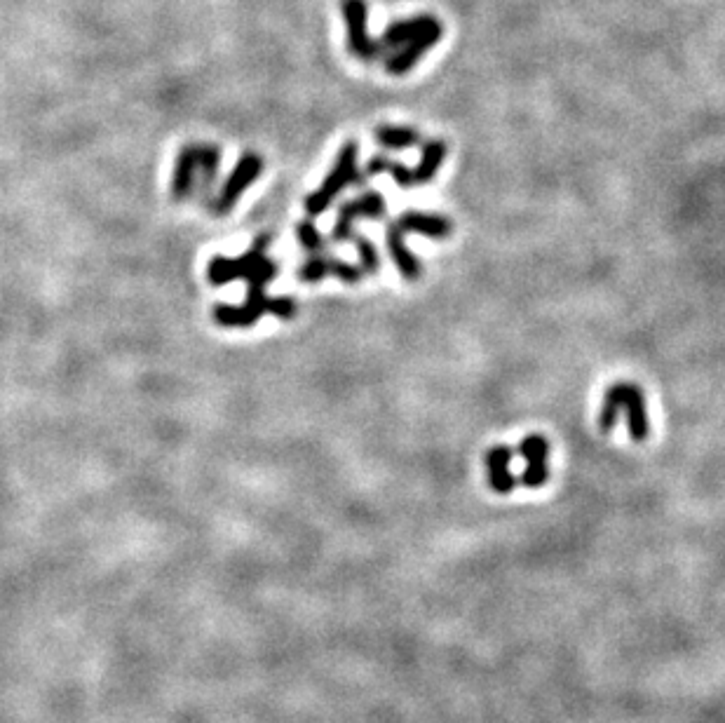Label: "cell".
<instances>
[{"mask_svg": "<svg viewBox=\"0 0 725 723\" xmlns=\"http://www.w3.org/2000/svg\"><path fill=\"white\" fill-rule=\"evenodd\" d=\"M620 414H625L629 439L636 444L646 442L650 435V421H648V409H646V395L636 383L620 381L613 383L611 388L606 390L601 402L599 411V430L611 432L620 421Z\"/></svg>", "mask_w": 725, "mask_h": 723, "instance_id": "obj_1", "label": "cell"}, {"mask_svg": "<svg viewBox=\"0 0 725 723\" xmlns=\"http://www.w3.org/2000/svg\"><path fill=\"white\" fill-rule=\"evenodd\" d=\"M357 153H359V146L355 144V141H350V144H345L341 148L336 165L331 167L327 179L322 181V186L317 188V191L308 195L306 209L310 216H320L327 212L336 195L341 193L345 186L355 184L357 181Z\"/></svg>", "mask_w": 725, "mask_h": 723, "instance_id": "obj_2", "label": "cell"}, {"mask_svg": "<svg viewBox=\"0 0 725 723\" xmlns=\"http://www.w3.org/2000/svg\"><path fill=\"white\" fill-rule=\"evenodd\" d=\"M343 17L345 29H348V47L355 57L371 62L381 54V40L369 36V5L367 0H343Z\"/></svg>", "mask_w": 725, "mask_h": 723, "instance_id": "obj_3", "label": "cell"}, {"mask_svg": "<svg viewBox=\"0 0 725 723\" xmlns=\"http://www.w3.org/2000/svg\"><path fill=\"white\" fill-rule=\"evenodd\" d=\"M383 216H385V198H383V195L376 193V191L362 193L359 198L345 202V205L341 207L331 238H334L336 242L350 240L352 235H355V233H352V226H355L357 219L378 221V219H383Z\"/></svg>", "mask_w": 725, "mask_h": 723, "instance_id": "obj_4", "label": "cell"}, {"mask_svg": "<svg viewBox=\"0 0 725 723\" xmlns=\"http://www.w3.org/2000/svg\"><path fill=\"white\" fill-rule=\"evenodd\" d=\"M519 454L524 458L526 468L521 472V484L526 489H540L550 479V442L533 432L519 442Z\"/></svg>", "mask_w": 725, "mask_h": 723, "instance_id": "obj_5", "label": "cell"}, {"mask_svg": "<svg viewBox=\"0 0 725 723\" xmlns=\"http://www.w3.org/2000/svg\"><path fill=\"white\" fill-rule=\"evenodd\" d=\"M397 226L409 235H423L430 240H446L453 233V221L444 214L423 212V209H406L397 219Z\"/></svg>", "mask_w": 725, "mask_h": 723, "instance_id": "obj_6", "label": "cell"}, {"mask_svg": "<svg viewBox=\"0 0 725 723\" xmlns=\"http://www.w3.org/2000/svg\"><path fill=\"white\" fill-rule=\"evenodd\" d=\"M439 38H442V24L432 26L430 31L420 33V36L402 45V50H399L395 57L388 59L385 69H388V73H392V76H404V73H409L413 66L420 62L423 54H428L432 47L439 43Z\"/></svg>", "mask_w": 725, "mask_h": 723, "instance_id": "obj_7", "label": "cell"}, {"mask_svg": "<svg viewBox=\"0 0 725 723\" xmlns=\"http://www.w3.org/2000/svg\"><path fill=\"white\" fill-rule=\"evenodd\" d=\"M512 458H514V449L505 447V444L491 447L484 456L489 486L498 493V496H510L514 486H517V477L512 475Z\"/></svg>", "mask_w": 725, "mask_h": 723, "instance_id": "obj_8", "label": "cell"}, {"mask_svg": "<svg viewBox=\"0 0 725 723\" xmlns=\"http://www.w3.org/2000/svg\"><path fill=\"white\" fill-rule=\"evenodd\" d=\"M385 247H388V254L399 275L404 280H418L420 273H423V266H420V259L411 252L409 245H406V233L397 226V221L385 228Z\"/></svg>", "mask_w": 725, "mask_h": 723, "instance_id": "obj_9", "label": "cell"}, {"mask_svg": "<svg viewBox=\"0 0 725 723\" xmlns=\"http://www.w3.org/2000/svg\"><path fill=\"white\" fill-rule=\"evenodd\" d=\"M298 275H301V280H306V282H317V280H324L327 275H334V277H338V280L355 285V282H359L364 277V270H362V266H352V263L320 259V256H315L313 261H308L306 266L301 268V273Z\"/></svg>", "mask_w": 725, "mask_h": 723, "instance_id": "obj_10", "label": "cell"}, {"mask_svg": "<svg viewBox=\"0 0 725 723\" xmlns=\"http://www.w3.org/2000/svg\"><path fill=\"white\" fill-rule=\"evenodd\" d=\"M437 24H439V19L432 17V15H416V17H409V19H399V22L390 24L388 29H385L383 38H381V47L406 45L409 40L420 36V33L430 31L432 26H437Z\"/></svg>", "mask_w": 725, "mask_h": 723, "instance_id": "obj_11", "label": "cell"}, {"mask_svg": "<svg viewBox=\"0 0 725 723\" xmlns=\"http://www.w3.org/2000/svg\"><path fill=\"white\" fill-rule=\"evenodd\" d=\"M446 153H449V146L442 139H430L428 144L423 146V153H420V162L413 167V184H430L432 179L437 177L439 167L444 165Z\"/></svg>", "mask_w": 725, "mask_h": 723, "instance_id": "obj_12", "label": "cell"}, {"mask_svg": "<svg viewBox=\"0 0 725 723\" xmlns=\"http://www.w3.org/2000/svg\"><path fill=\"white\" fill-rule=\"evenodd\" d=\"M261 167H263V162H261L259 155H254V153L245 155V158L240 160V165L235 167L233 177L228 179V184H226V202L235 200L237 195H240L242 188L252 184V181L261 174Z\"/></svg>", "mask_w": 725, "mask_h": 723, "instance_id": "obj_13", "label": "cell"}, {"mask_svg": "<svg viewBox=\"0 0 725 723\" xmlns=\"http://www.w3.org/2000/svg\"><path fill=\"white\" fill-rule=\"evenodd\" d=\"M376 141L388 151H404V148L416 146L420 141L418 130H411V127H399V125H383L376 130Z\"/></svg>", "mask_w": 725, "mask_h": 723, "instance_id": "obj_14", "label": "cell"}, {"mask_svg": "<svg viewBox=\"0 0 725 723\" xmlns=\"http://www.w3.org/2000/svg\"><path fill=\"white\" fill-rule=\"evenodd\" d=\"M350 240H355L364 273H371V275L378 273V268H381V256H378V249L374 242H371L369 238H364V235H352Z\"/></svg>", "mask_w": 725, "mask_h": 723, "instance_id": "obj_15", "label": "cell"}, {"mask_svg": "<svg viewBox=\"0 0 725 723\" xmlns=\"http://www.w3.org/2000/svg\"><path fill=\"white\" fill-rule=\"evenodd\" d=\"M298 240H301V245L306 249H310V252H322V249H324L322 235L317 233V228L313 224L298 226Z\"/></svg>", "mask_w": 725, "mask_h": 723, "instance_id": "obj_16", "label": "cell"}]
</instances>
